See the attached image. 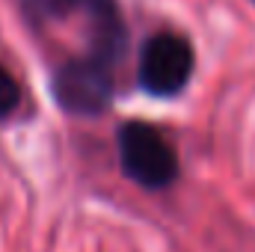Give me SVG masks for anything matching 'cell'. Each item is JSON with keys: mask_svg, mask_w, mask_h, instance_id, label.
<instances>
[{"mask_svg": "<svg viewBox=\"0 0 255 252\" xmlns=\"http://www.w3.org/2000/svg\"><path fill=\"white\" fill-rule=\"evenodd\" d=\"M122 169L139 187H166L178 175V157L172 145L145 122H128L119 133Z\"/></svg>", "mask_w": 255, "mask_h": 252, "instance_id": "1", "label": "cell"}, {"mask_svg": "<svg viewBox=\"0 0 255 252\" xmlns=\"http://www.w3.org/2000/svg\"><path fill=\"white\" fill-rule=\"evenodd\" d=\"M18 98H21V92H18L15 77L0 65V116H9L18 107Z\"/></svg>", "mask_w": 255, "mask_h": 252, "instance_id": "5", "label": "cell"}, {"mask_svg": "<svg viewBox=\"0 0 255 252\" xmlns=\"http://www.w3.org/2000/svg\"><path fill=\"white\" fill-rule=\"evenodd\" d=\"M193 74V48L172 33H160L145 42L139 60V83L151 95H175Z\"/></svg>", "mask_w": 255, "mask_h": 252, "instance_id": "3", "label": "cell"}, {"mask_svg": "<svg viewBox=\"0 0 255 252\" xmlns=\"http://www.w3.org/2000/svg\"><path fill=\"white\" fill-rule=\"evenodd\" d=\"M30 3L45 18L89 15L98 24L101 51H107V57H113L116 42L122 39V33H119V15H116V0H30Z\"/></svg>", "mask_w": 255, "mask_h": 252, "instance_id": "4", "label": "cell"}, {"mask_svg": "<svg viewBox=\"0 0 255 252\" xmlns=\"http://www.w3.org/2000/svg\"><path fill=\"white\" fill-rule=\"evenodd\" d=\"M54 95L60 107L77 116H92L107 110L113 98V74L110 60L104 57H86L65 63L54 77Z\"/></svg>", "mask_w": 255, "mask_h": 252, "instance_id": "2", "label": "cell"}, {"mask_svg": "<svg viewBox=\"0 0 255 252\" xmlns=\"http://www.w3.org/2000/svg\"><path fill=\"white\" fill-rule=\"evenodd\" d=\"M253 3H255V0H253Z\"/></svg>", "mask_w": 255, "mask_h": 252, "instance_id": "6", "label": "cell"}]
</instances>
